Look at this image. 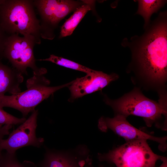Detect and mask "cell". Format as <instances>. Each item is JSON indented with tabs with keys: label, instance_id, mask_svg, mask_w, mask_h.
<instances>
[{
	"label": "cell",
	"instance_id": "obj_1",
	"mask_svg": "<svg viewBox=\"0 0 167 167\" xmlns=\"http://www.w3.org/2000/svg\"><path fill=\"white\" fill-rule=\"evenodd\" d=\"M130 43L132 80L158 93L166 91L167 80L166 11L161 12L145 32Z\"/></svg>",
	"mask_w": 167,
	"mask_h": 167
},
{
	"label": "cell",
	"instance_id": "obj_2",
	"mask_svg": "<svg viewBox=\"0 0 167 167\" xmlns=\"http://www.w3.org/2000/svg\"><path fill=\"white\" fill-rule=\"evenodd\" d=\"M158 101L146 97L138 87H135L129 92L115 100L106 96L104 101L110 106L115 115L127 117L134 115L142 117L147 126L151 127L153 124L163 130H167V92L158 94Z\"/></svg>",
	"mask_w": 167,
	"mask_h": 167
},
{
	"label": "cell",
	"instance_id": "obj_3",
	"mask_svg": "<svg viewBox=\"0 0 167 167\" xmlns=\"http://www.w3.org/2000/svg\"><path fill=\"white\" fill-rule=\"evenodd\" d=\"M35 9L33 0H0V29L8 36H33L40 44V23Z\"/></svg>",
	"mask_w": 167,
	"mask_h": 167
},
{
	"label": "cell",
	"instance_id": "obj_4",
	"mask_svg": "<svg viewBox=\"0 0 167 167\" xmlns=\"http://www.w3.org/2000/svg\"><path fill=\"white\" fill-rule=\"evenodd\" d=\"M73 81L62 85L49 86L50 81L44 75L33 74L26 83L27 89L22 92L0 96V107H8L20 112L24 117L57 91L69 86Z\"/></svg>",
	"mask_w": 167,
	"mask_h": 167
},
{
	"label": "cell",
	"instance_id": "obj_5",
	"mask_svg": "<svg viewBox=\"0 0 167 167\" xmlns=\"http://www.w3.org/2000/svg\"><path fill=\"white\" fill-rule=\"evenodd\" d=\"M163 157L153 152L147 140L139 139L126 141L108 152L99 155V159L115 167H155L156 162Z\"/></svg>",
	"mask_w": 167,
	"mask_h": 167
},
{
	"label": "cell",
	"instance_id": "obj_6",
	"mask_svg": "<svg viewBox=\"0 0 167 167\" xmlns=\"http://www.w3.org/2000/svg\"><path fill=\"white\" fill-rule=\"evenodd\" d=\"M39 45L36 40L30 36H20L18 34L8 36L5 41L3 57L11 64L12 67L22 74H27L31 68L33 74L45 75L46 69L39 68L36 64L34 47Z\"/></svg>",
	"mask_w": 167,
	"mask_h": 167
},
{
	"label": "cell",
	"instance_id": "obj_7",
	"mask_svg": "<svg viewBox=\"0 0 167 167\" xmlns=\"http://www.w3.org/2000/svg\"><path fill=\"white\" fill-rule=\"evenodd\" d=\"M40 17L41 37L52 39L54 31L59 22L66 15L85 3L70 0H33Z\"/></svg>",
	"mask_w": 167,
	"mask_h": 167
},
{
	"label": "cell",
	"instance_id": "obj_8",
	"mask_svg": "<svg viewBox=\"0 0 167 167\" xmlns=\"http://www.w3.org/2000/svg\"><path fill=\"white\" fill-rule=\"evenodd\" d=\"M126 117L116 114L112 118L101 117L98 121V127L102 131L110 129L126 141L144 139L150 140L159 144V149L163 152L167 149L166 136L158 137L143 132L135 127L127 120Z\"/></svg>",
	"mask_w": 167,
	"mask_h": 167
},
{
	"label": "cell",
	"instance_id": "obj_9",
	"mask_svg": "<svg viewBox=\"0 0 167 167\" xmlns=\"http://www.w3.org/2000/svg\"><path fill=\"white\" fill-rule=\"evenodd\" d=\"M38 114V110H35L28 119L9 134L7 138L3 139L1 144L2 150L13 153H15L17 149L25 146L40 147L44 140L43 138H37L36 135Z\"/></svg>",
	"mask_w": 167,
	"mask_h": 167
},
{
	"label": "cell",
	"instance_id": "obj_10",
	"mask_svg": "<svg viewBox=\"0 0 167 167\" xmlns=\"http://www.w3.org/2000/svg\"><path fill=\"white\" fill-rule=\"evenodd\" d=\"M119 78V75L113 73L108 74L101 71L93 70L85 76L73 81L69 86L72 101L85 95L100 91L112 82Z\"/></svg>",
	"mask_w": 167,
	"mask_h": 167
},
{
	"label": "cell",
	"instance_id": "obj_11",
	"mask_svg": "<svg viewBox=\"0 0 167 167\" xmlns=\"http://www.w3.org/2000/svg\"><path fill=\"white\" fill-rule=\"evenodd\" d=\"M39 167H85L86 162L76 156L55 151L47 150Z\"/></svg>",
	"mask_w": 167,
	"mask_h": 167
},
{
	"label": "cell",
	"instance_id": "obj_12",
	"mask_svg": "<svg viewBox=\"0 0 167 167\" xmlns=\"http://www.w3.org/2000/svg\"><path fill=\"white\" fill-rule=\"evenodd\" d=\"M23 80L22 74L0 61V96L6 92L13 94L21 92L20 86Z\"/></svg>",
	"mask_w": 167,
	"mask_h": 167
},
{
	"label": "cell",
	"instance_id": "obj_13",
	"mask_svg": "<svg viewBox=\"0 0 167 167\" xmlns=\"http://www.w3.org/2000/svg\"><path fill=\"white\" fill-rule=\"evenodd\" d=\"M92 9L91 4L86 2L77 8L61 27L59 37L71 35L87 13Z\"/></svg>",
	"mask_w": 167,
	"mask_h": 167
},
{
	"label": "cell",
	"instance_id": "obj_14",
	"mask_svg": "<svg viewBox=\"0 0 167 167\" xmlns=\"http://www.w3.org/2000/svg\"><path fill=\"white\" fill-rule=\"evenodd\" d=\"M138 2V8L136 14L143 17L145 22L144 26L146 27L149 24L151 15L163 6L166 1L140 0Z\"/></svg>",
	"mask_w": 167,
	"mask_h": 167
},
{
	"label": "cell",
	"instance_id": "obj_15",
	"mask_svg": "<svg viewBox=\"0 0 167 167\" xmlns=\"http://www.w3.org/2000/svg\"><path fill=\"white\" fill-rule=\"evenodd\" d=\"M38 60L50 62L59 66L84 72L86 74L91 72L93 70L71 60L54 54L51 55L48 58Z\"/></svg>",
	"mask_w": 167,
	"mask_h": 167
},
{
	"label": "cell",
	"instance_id": "obj_16",
	"mask_svg": "<svg viewBox=\"0 0 167 167\" xmlns=\"http://www.w3.org/2000/svg\"><path fill=\"white\" fill-rule=\"evenodd\" d=\"M0 167H36L33 162L24 161L20 163L16 158L15 153L6 152L0 157Z\"/></svg>",
	"mask_w": 167,
	"mask_h": 167
},
{
	"label": "cell",
	"instance_id": "obj_17",
	"mask_svg": "<svg viewBox=\"0 0 167 167\" xmlns=\"http://www.w3.org/2000/svg\"><path fill=\"white\" fill-rule=\"evenodd\" d=\"M26 119L24 117L19 118L15 117L0 107V125H18L22 123Z\"/></svg>",
	"mask_w": 167,
	"mask_h": 167
},
{
	"label": "cell",
	"instance_id": "obj_18",
	"mask_svg": "<svg viewBox=\"0 0 167 167\" xmlns=\"http://www.w3.org/2000/svg\"><path fill=\"white\" fill-rule=\"evenodd\" d=\"M13 125H0V157L2 156L1 144L3 138L6 135L10 134V130L12 127Z\"/></svg>",
	"mask_w": 167,
	"mask_h": 167
},
{
	"label": "cell",
	"instance_id": "obj_19",
	"mask_svg": "<svg viewBox=\"0 0 167 167\" xmlns=\"http://www.w3.org/2000/svg\"><path fill=\"white\" fill-rule=\"evenodd\" d=\"M8 36L0 29V61L3 57L5 44Z\"/></svg>",
	"mask_w": 167,
	"mask_h": 167
},
{
	"label": "cell",
	"instance_id": "obj_20",
	"mask_svg": "<svg viewBox=\"0 0 167 167\" xmlns=\"http://www.w3.org/2000/svg\"><path fill=\"white\" fill-rule=\"evenodd\" d=\"M162 163L158 167H167V158L166 157L163 156L161 160Z\"/></svg>",
	"mask_w": 167,
	"mask_h": 167
},
{
	"label": "cell",
	"instance_id": "obj_21",
	"mask_svg": "<svg viewBox=\"0 0 167 167\" xmlns=\"http://www.w3.org/2000/svg\"><path fill=\"white\" fill-rule=\"evenodd\" d=\"M85 167H89V166H85ZM90 167H91V166H90Z\"/></svg>",
	"mask_w": 167,
	"mask_h": 167
}]
</instances>
